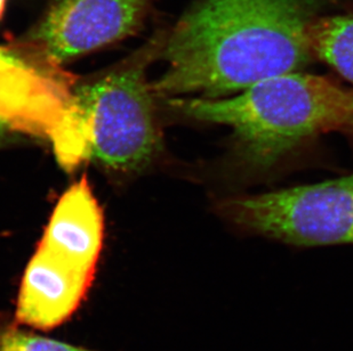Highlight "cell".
Instances as JSON below:
<instances>
[{"label": "cell", "mask_w": 353, "mask_h": 351, "mask_svg": "<svg viewBox=\"0 0 353 351\" xmlns=\"http://www.w3.org/2000/svg\"><path fill=\"white\" fill-rule=\"evenodd\" d=\"M74 106L62 76L21 61L0 69V138L24 133L53 140Z\"/></svg>", "instance_id": "cell-6"}, {"label": "cell", "mask_w": 353, "mask_h": 351, "mask_svg": "<svg viewBox=\"0 0 353 351\" xmlns=\"http://www.w3.org/2000/svg\"><path fill=\"white\" fill-rule=\"evenodd\" d=\"M22 58L12 53L10 50L0 47V69L20 63Z\"/></svg>", "instance_id": "cell-11"}, {"label": "cell", "mask_w": 353, "mask_h": 351, "mask_svg": "<svg viewBox=\"0 0 353 351\" xmlns=\"http://www.w3.org/2000/svg\"><path fill=\"white\" fill-rule=\"evenodd\" d=\"M94 275L38 246L22 277L14 317L41 331L64 324L77 312Z\"/></svg>", "instance_id": "cell-7"}, {"label": "cell", "mask_w": 353, "mask_h": 351, "mask_svg": "<svg viewBox=\"0 0 353 351\" xmlns=\"http://www.w3.org/2000/svg\"><path fill=\"white\" fill-rule=\"evenodd\" d=\"M27 328L14 315L0 312V351H97L46 338Z\"/></svg>", "instance_id": "cell-10"}, {"label": "cell", "mask_w": 353, "mask_h": 351, "mask_svg": "<svg viewBox=\"0 0 353 351\" xmlns=\"http://www.w3.org/2000/svg\"><path fill=\"white\" fill-rule=\"evenodd\" d=\"M307 39L312 56L353 83V14L311 21Z\"/></svg>", "instance_id": "cell-9"}, {"label": "cell", "mask_w": 353, "mask_h": 351, "mask_svg": "<svg viewBox=\"0 0 353 351\" xmlns=\"http://www.w3.org/2000/svg\"><path fill=\"white\" fill-rule=\"evenodd\" d=\"M163 36H154L123 67L78 87L74 102L88 159L116 170H134L154 158L159 144L148 65L160 56Z\"/></svg>", "instance_id": "cell-3"}, {"label": "cell", "mask_w": 353, "mask_h": 351, "mask_svg": "<svg viewBox=\"0 0 353 351\" xmlns=\"http://www.w3.org/2000/svg\"><path fill=\"white\" fill-rule=\"evenodd\" d=\"M198 121L229 127L236 161L252 171L270 169L302 144L353 126V95L333 81L300 72L263 80L221 98L168 100Z\"/></svg>", "instance_id": "cell-2"}, {"label": "cell", "mask_w": 353, "mask_h": 351, "mask_svg": "<svg viewBox=\"0 0 353 351\" xmlns=\"http://www.w3.org/2000/svg\"><path fill=\"white\" fill-rule=\"evenodd\" d=\"M7 0H0V19L3 17L5 13V8H6Z\"/></svg>", "instance_id": "cell-12"}, {"label": "cell", "mask_w": 353, "mask_h": 351, "mask_svg": "<svg viewBox=\"0 0 353 351\" xmlns=\"http://www.w3.org/2000/svg\"><path fill=\"white\" fill-rule=\"evenodd\" d=\"M103 233V215L83 177L61 196L39 246L78 268L95 274Z\"/></svg>", "instance_id": "cell-8"}, {"label": "cell", "mask_w": 353, "mask_h": 351, "mask_svg": "<svg viewBox=\"0 0 353 351\" xmlns=\"http://www.w3.org/2000/svg\"><path fill=\"white\" fill-rule=\"evenodd\" d=\"M221 212L239 228L293 246L353 244V173L231 198Z\"/></svg>", "instance_id": "cell-4"}, {"label": "cell", "mask_w": 353, "mask_h": 351, "mask_svg": "<svg viewBox=\"0 0 353 351\" xmlns=\"http://www.w3.org/2000/svg\"><path fill=\"white\" fill-rule=\"evenodd\" d=\"M307 0H203L166 34L160 96L221 98L311 60Z\"/></svg>", "instance_id": "cell-1"}, {"label": "cell", "mask_w": 353, "mask_h": 351, "mask_svg": "<svg viewBox=\"0 0 353 351\" xmlns=\"http://www.w3.org/2000/svg\"><path fill=\"white\" fill-rule=\"evenodd\" d=\"M151 0H57L28 43L47 65L101 50L137 34L143 28Z\"/></svg>", "instance_id": "cell-5"}]
</instances>
